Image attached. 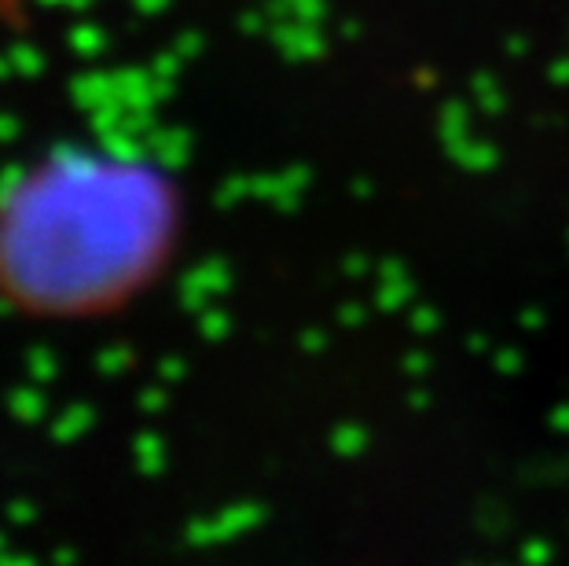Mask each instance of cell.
Returning <instances> with one entry per match:
<instances>
[{"label":"cell","instance_id":"6da1fadb","mask_svg":"<svg viewBox=\"0 0 569 566\" xmlns=\"http://www.w3.org/2000/svg\"><path fill=\"white\" fill-rule=\"evenodd\" d=\"M0 225V284L33 309H92L126 295L162 258L173 199L143 162L107 170L56 143Z\"/></svg>","mask_w":569,"mask_h":566},{"label":"cell","instance_id":"7a4b0ae2","mask_svg":"<svg viewBox=\"0 0 569 566\" xmlns=\"http://www.w3.org/2000/svg\"><path fill=\"white\" fill-rule=\"evenodd\" d=\"M261 519H264V512L258 504H236V508L213 515V519L188 523L184 537H188V545H196V548H213V545H224V540H239L243 534H250L253 526H261Z\"/></svg>","mask_w":569,"mask_h":566},{"label":"cell","instance_id":"3957f363","mask_svg":"<svg viewBox=\"0 0 569 566\" xmlns=\"http://www.w3.org/2000/svg\"><path fill=\"white\" fill-rule=\"evenodd\" d=\"M228 287H232V269H228V261L210 258V261L196 265V269L180 280V302H184V309H191V312H202L210 306V298L224 295Z\"/></svg>","mask_w":569,"mask_h":566},{"label":"cell","instance_id":"277c9868","mask_svg":"<svg viewBox=\"0 0 569 566\" xmlns=\"http://www.w3.org/2000/svg\"><path fill=\"white\" fill-rule=\"evenodd\" d=\"M272 41L290 59V63H309V59H320L323 48H327L323 33H320V22H301V19L276 22Z\"/></svg>","mask_w":569,"mask_h":566},{"label":"cell","instance_id":"5b68a950","mask_svg":"<svg viewBox=\"0 0 569 566\" xmlns=\"http://www.w3.org/2000/svg\"><path fill=\"white\" fill-rule=\"evenodd\" d=\"M309 185H312V173L306 170V166H290V170H283V173L253 177V196L269 199L276 210H295Z\"/></svg>","mask_w":569,"mask_h":566},{"label":"cell","instance_id":"8992f818","mask_svg":"<svg viewBox=\"0 0 569 566\" xmlns=\"http://www.w3.org/2000/svg\"><path fill=\"white\" fill-rule=\"evenodd\" d=\"M114 100L126 107V111H143V107H154L159 96H154V75L151 70H118L114 75Z\"/></svg>","mask_w":569,"mask_h":566},{"label":"cell","instance_id":"52a82bcc","mask_svg":"<svg viewBox=\"0 0 569 566\" xmlns=\"http://www.w3.org/2000/svg\"><path fill=\"white\" fill-rule=\"evenodd\" d=\"M411 280H408V269H405V261H382L379 265V306L382 312H397V309H405L411 302Z\"/></svg>","mask_w":569,"mask_h":566},{"label":"cell","instance_id":"ba28073f","mask_svg":"<svg viewBox=\"0 0 569 566\" xmlns=\"http://www.w3.org/2000/svg\"><path fill=\"white\" fill-rule=\"evenodd\" d=\"M143 140H148V151H151L162 166H169V170H180V166L188 162V155H191V137H188V129H177V126H169V129H151Z\"/></svg>","mask_w":569,"mask_h":566},{"label":"cell","instance_id":"9c48e42d","mask_svg":"<svg viewBox=\"0 0 569 566\" xmlns=\"http://www.w3.org/2000/svg\"><path fill=\"white\" fill-rule=\"evenodd\" d=\"M70 96L84 111H96V107L114 100V75H81L70 81Z\"/></svg>","mask_w":569,"mask_h":566},{"label":"cell","instance_id":"30bf717a","mask_svg":"<svg viewBox=\"0 0 569 566\" xmlns=\"http://www.w3.org/2000/svg\"><path fill=\"white\" fill-rule=\"evenodd\" d=\"M448 155H452V162H459L463 170H470V173H481V170H492L496 166V148L492 143H486V140H475V137H463V140H456L452 148H445Z\"/></svg>","mask_w":569,"mask_h":566},{"label":"cell","instance_id":"8fae6325","mask_svg":"<svg viewBox=\"0 0 569 566\" xmlns=\"http://www.w3.org/2000/svg\"><path fill=\"white\" fill-rule=\"evenodd\" d=\"M100 137H103V151L111 155L114 162H143V155H151L148 140L137 137V132L122 129V126L107 129V132H100Z\"/></svg>","mask_w":569,"mask_h":566},{"label":"cell","instance_id":"7c38bea8","mask_svg":"<svg viewBox=\"0 0 569 566\" xmlns=\"http://www.w3.org/2000/svg\"><path fill=\"white\" fill-rule=\"evenodd\" d=\"M272 27L283 19H301V22H323L327 19V0H272L269 4Z\"/></svg>","mask_w":569,"mask_h":566},{"label":"cell","instance_id":"4fadbf2b","mask_svg":"<svg viewBox=\"0 0 569 566\" xmlns=\"http://www.w3.org/2000/svg\"><path fill=\"white\" fill-rule=\"evenodd\" d=\"M438 126H441V140H445V148H452L456 140L470 137V111H467V103H463V100H448V103L441 107Z\"/></svg>","mask_w":569,"mask_h":566},{"label":"cell","instance_id":"5bb4252c","mask_svg":"<svg viewBox=\"0 0 569 566\" xmlns=\"http://www.w3.org/2000/svg\"><path fill=\"white\" fill-rule=\"evenodd\" d=\"M132 449H137V467L140 475H162L166 471V441L159 435H140L137 441H132Z\"/></svg>","mask_w":569,"mask_h":566},{"label":"cell","instance_id":"9a60e30c","mask_svg":"<svg viewBox=\"0 0 569 566\" xmlns=\"http://www.w3.org/2000/svg\"><path fill=\"white\" fill-rule=\"evenodd\" d=\"M89 427H92V408H89V405H70L67 413L52 424V438L67 445V441L81 438Z\"/></svg>","mask_w":569,"mask_h":566},{"label":"cell","instance_id":"2e32d148","mask_svg":"<svg viewBox=\"0 0 569 566\" xmlns=\"http://www.w3.org/2000/svg\"><path fill=\"white\" fill-rule=\"evenodd\" d=\"M11 416L22 419V424H38V419L44 416V397L41 390H33V387H19V390H11Z\"/></svg>","mask_w":569,"mask_h":566},{"label":"cell","instance_id":"e0dca14e","mask_svg":"<svg viewBox=\"0 0 569 566\" xmlns=\"http://www.w3.org/2000/svg\"><path fill=\"white\" fill-rule=\"evenodd\" d=\"M331 449L338 453V456H360L368 449V430L360 427V424H342V427H335V435H331Z\"/></svg>","mask_w":569,"mask_h":566},{"label":"cell","instance_id":"ac0fdd59","mask_svg":"<svg viewBox=\"0 0 569 566\" xmlns=\"http://www.w3.org/2000/svg\"><path fill=\"white\" fill-rule=\"evenodd\" d=\"M475 100H478V107L486 115H500L503 107H507V96H503V86L496 81L492 75H478L475 78Z\"/></svg>","mask_w":569,"mask_h":566},{"label":"cell","instance_id":"d6986e66","mask_svg":"<svg viewBox=\"0 0 569 566\" xmlns=\"http://www.w3.org/2000/svg\"><path fill=\"white\" fill-rule=\"evenodd\" d=\"M70 48H74L78 56L92 59V56H100L103 48H107V38H103L100 27H89V22H81V27L70 30Z\"/></svg>","mask_w":569,"mask_h":566},{"label":"cell","instance_id":"ffe728a7","mask_svg":"<svg viewBox=\"0 0 569 566\" xmlns=\"http://www.w3.org/2000/svg\"><path fill=\"white\" fill-rule=\"evenodd\" d=\"M27 368H30L33 383H52L56 371H59V360L48 346H33L27 354Z\"/></svg>","mask_w":569,"mask_h":566},{"label":"cell","instance_id":"44dd1931","mask_svg":"<svg viewBox=\"0 0 569 566\" xmlns=\"http://www.w3.org/2000/svg\"><path fill=\"white\" fill-rule=\"evenodd\" d=\"M8 56H11V67H16V75H22V78H38L41 70H44V56L33 44H27V41L11 48Z\"/></svg>","mask_w":569,"mask_h":566},{"label":"cell","instance_id":"7402d4cb","mask_svg":"<svg viewBox=\"0 0 569 566\" xmlns=\"http://www.w3.org/2000/svg\"><path fill=\"white\" fill-rule=\"evenodd\" d=\"M199 331H202V339L221 342V339H228V331H232V317H228L224 309H210V306H206L199 312Z\"/></svg>","mask_w":569,"mask_h":566},{"label":"cell","instance_id":"603a6c76","mask_svg":"<svg viewBox=\"0 0 569 566\" xmlns=\"http://www.w3.org/2000/svg\"><path fill=\"white\" fill-rule=\"evenodd\" d=\"M247 196H253V177H228L224 185L217 188L213 202L221 210H228V207H236V202H243Z\"/></svg>","mask_w":569,"mask_h":566},{"label":"cell","instance_id":"cb8c5ba5","mask_svg":"<svg viewBox=\"0 0 569 566\" xmlns=\"http://www.w3.org/2000/svg\"><path fill=\"white\" fill-rule=\"evenodd\" d=\"M132 365V349L129 346H107L100 357H96V368L103 371V376H118V371H126Z\"/></svg>","mask_w":569,"mask_h":566},{"label":"cell","instance_id":"d4e9b609","mask_svg":"<svg viewBox=\"0 0 569 566\" xmlns=\"http://www.w3.org/2000/svg\"><path fill=\"white\" fill-rule=\"evenodd\" d=\"M22 185H27V173H22V166H4V170H0V210L11 207V199L19 196Z\"/></svg>","mask_w":569,"mask_h":566},{"label":"cell","instance_id":"484cf974","mask_svg":"<svg viewBox=\"0 0 569 566\" xmlns=\"http://www.w3.org/2000/svg\"><path fill=\"white\" fill-rule=\"evenodd\" d=\"M89 115H92V129H96V132H107V129L122 126V118H126V107L118 103V100H111V103L96 107V111H89Z\"/></svg>","mask_w":569,"mask_h":566},{"label":"cell","instance_id":"4316f807","mask_svg":"<svg viewBox=\"0 0 569 566\" xmlns=\"http://www.w3.org/2000/svg\"><path fill=\"white\" fill-rule=\"evenodd\" d=\"M551 556H555V548L548 545V540H540V537H532V540H526L522 548H518V559H522L526 566H548Z\"/></svg>","mask_w":569,"mask_h":566},{"label":"cell","instance_id":"83f0119b","mask_svg":"<svg viewBox=\"0 0 569 566\" xmlns=\"http://www.w3.org/2000/svg\"><path fill=\"white\" fill-rule=\"evenodd\" d=\"M492 368L496 371H500V376H515V371H522V365H526V360H522V354H518V349L515 346H503V349H492Z\"/></svg>","mask_w":569,"mask_h":566},{"label":"cell","instance_id":"f1b7e54d","mask_svg":"<svg viewBox=\"0 0 569 566\" xmlns=\"http://www.w3.org/2000/svg\"><path fill=\"white\" fill-rule=\"evenodd\" d=\"M438 328H441V317H438V309H433V306L411 309V331H416V335H433Z\"/></svg>","mask_w":569,"mask_h":566},{"label":"cell","instance_id":"f546056e","mask_svg":"<svg viewBox=\"0 0 569 566\" xmlns=\"http://www.w3.org/2000/svg\"><path fill=\"white\" fill-rule=\"evenodd\" d=\"M154 126H159V122H154V107H143V111H126V118H122V129L137 132V137H148Z\"/></svg>","mask_w":569,"mask_h":566},{"label":"cell","instance_id":"4dcf8cb0","mask_svg":"<svg viewBox=\"0 0 569 566\" xmlns=\"http://www.w3.org/2000/svg\"><path fill=\"white\" fill-rule=\"evenodd\" d=\"M239 30H243L247 38H258V33L272 30V19H269V11H247V16L239 19Z\"/></svg>","mask_w":569,"mask_h":566},{"label":"cell","instance_id":"1f68e13d","mask_svg":"<svg viewBox=\"0 0 569 566\" xmlns=\"http://www.w3.org/2000/svg\"><path fill=\"white\" fill-rule=\"evenodd\" d=\"M180 63H184V59H180L177 52H162L159 59H154L151 75H159V78H173V81H177V75H180Z\"/></svg>","mask_w":569,"mask_h":566},{"label":"cell","instance_id":"d6a6232c","mask_svg":"<svg viewBox=\"0 0 569 566\" xmlns=\"http://www.w3.org/2000/svg\"><path fill=\"white\" fill-rule=\"evenodd\" d=\"M342 272L349 276V280H365L368 272H375V265H371L365 255H349V258L342 261Z\"/></svg>","mask_w":569,"mask_h":566},{"label":"cell","instance_id":"836d02e7","mask_svg":"<svg viewBox=\"0 0 569 566\" xmlns=\"http://www.w3.org/2000/svg\"><path fill=\"white\" fill-rule=\"evenodd\" d=\"M173 52H177L180 59H196V56L202 52V33H180Z\"/></svg>","mask_w":569,"mask_h":566},{"label":"cell","instance_id":"e575fe53","mask_svg":"<svg viewBox=\"0 0 569 566\" xmlns=\"http://www.w3.org/2000/svg\"><path fill=\"white\" fill-rule=\"evenodd\" d=\"M166 401H169V394L162 387L140 390V408H143V413H159V408H166Z\"/></svg>","mask_w":569,"mask_h":566},{"label":"cell","instance_id":"d590c367","mask_svg":"<svg viewBox=\"0 0 569 566\" xmlns=\"http://www.w3.org/2000/svg\"><path fill=\"white\" fill-rule=\"evenodd\" d=\"M401 368H405V376H427V371L433 368V360L427 357V354H408L405 360H401Z\"/></svg>","mask_w":569,"mask_h":566},{"label":"cell","instance_id":"8d00e7d4","mask_svg":"<svg viewBox=\"0 0 569 566\" xmlns=\"http://www.w3.org/2000/svg\"><path fill=\"white\" fill-rule=\"evenodd\" d=\"M365 317H368V309L357 306V302H346L342 309H338V320H342L346 328H360V324H365Z\"/></svg>","mask_w":569,"mask_h":566},{"label":"cell","instance_id":"74e56055","mask_svg":"<svg viewBox=\"0 0 569 566\" xmlns=\"http://www.w3.org/2000/svg\"><path fill=\"white\" fill-rule=\"evenodd\" d=\"M159 371H162V379H169V383H177V379H184V360L180 357H166L162 365H159Z\"/></svg>","mask_w":569,"mask_h":566},{"label":"cell","instance_id":"f35d334b","mask_svg":"<svg viewBox=\"0 0 569 566\" xmlns=\"http://www.w3.org/2000/svg\"><path fill=\"white\" fill-rule=\"evenodd\" d=\"M8 515H11V523H33V519H38L33 504H27V500H16V504H11Z\"/></svg>","mask_w":569,"mask_h":566},{"label":"cell","instance_id":"ab89813d","mask_svg":"<svg viewBox=\"0 0 569 566\" xmlns=\"http://www.w3.org/2000/svg\"><path fill=\"white\" fill-rule=\"evenodd\" d=\"M548 78L555 81V86H569V56L566 59H555V63L548 67Z\"/></svg>","mask_w":569,"mask_h":566},{"label":"cell","instance_id":"60d3db41","mask_svg":"<svg viewBox=\"0 0 569 566\" xmlns=\"http://www.w3.org/2000/svg\"><path fill=\"white\" fill-rule=\"evenodd\" d=\"M518 324H522L526 331H540V328H543V312H540V309H522V317H518Z\"/></svg>","mask_w":569,"mask_h":566},{"label":"cell","instance_id":"b9f144b4","mask_svg":"<svg viewBox=\"0 0 569 566\" xmlns=\"http://www.w3.org/2000/svg\"><path fill=\"white\" fill-rule=\"evenodd\" d=\"M132 8H137L140 16H159V11L169 8V0H132Z\"/></svg>","mask_w":569,"mask_h":566},{"label":"cell","instance_id":"7bdbcfd3","mask_svg":"<svg viewBox=\"0 0 569 566\" xmlns=\"http://www.w3.org/2000/svg\"><path fill=\"white\" fill-rule=\"evenodd\" d=\"M551 427L555 430H562V435H569V405H559V408H551Z\"/></svg>","mask_w":569,"mask_h":566},{"label":"cell","instance_id":"ee69618b","mask_svg":"<svg viewBox=\"0 0 569 566\" xmlns=\"http://www.w3.org/2000/svg\"><path fill=\"white\" fill-rule=\"evenodd\" d=\"M19 118H11V115H0V140H16L19 137Z\"/></svg>","mask_w":569,"mask_h":566},{"label":"cell","instance_id":"f6af8a7d","mask_svg":"<svg viewBox=\"0 0 569 566\" xmlns=\"http://www.w3.org/2000/svg\"><path fill=\"white\" fill-rule=\"evenodd\" d=\"M301 346H306L309 354H312V349H323L327 346V335L320 328H309L306 335H301Z\"/></svg>","mask_w":569,"mask_h":566},{"label":"cell","instance_id":"bcb514c9","mask_svg":"<svg viewBox=\"0 0 569 566\" xmlns=\"http://www.w3.org/2000/svg\"><path fill=\"white\" fill-rule=\"evenodd\" d=\"M0 566H33V556H11V552H0Z\"/></svg>","mask_w":569,"mask_h":566},{"label":"cell","instance_id":"7dc6e473","mask_svg":"<svg viewBox=\"0 0 569 566\" xmlns=\"http://www.w3.org/2000/svg\"><path fill=\"white\" fill-rule=\"evenodd\" d=\"M408 405H411V408H427V405H430V394L422 390V387H416V390L408 394Z\"/></svg>","mask_w":569,"mask_h":566},{"label":"cell","instance_id":"c3c4849f","mask_svg":"<svg viewBox=\"0 0 569 566\" xmlns=\"http://www.w3.org/2000/svg\"><path fill=\"white\" fill-rule=\"evenodd\" d=\"M371 191H375V188H371V180H365V177H360L357 185H353V196H357V199H368Z\"/></svg>","mask_w":569,"mask_h":566},{"label":"cell","instance_id":"681fc988","mask_svg":"<svg viewBox=\"0 0 569 566\" xmlns=\"http://www.w3.org/2000/svg\"><path fill=\"white\" fill-rule=\"evenodd\" d=\"M74 559H78V556H74V552H70V548H59L56 556H52V563H56V566H67V563H74Z\"/></svg>","mask_w":569,"mask_h":566},{"label":"cell","instance_id":"f907efd6","mask_svg":"<svg viewBox=\"0 0 569 566\" xmlns=\"http://www.w3.org/2000/svg\"><path fill=\"white\" fill-rule=\"evenodd\" d=\"M526 41L522 38H511V41H507V52H511V56H526Z\"/></svg>","mask_w":569,"mask_h":566},{"label":"cell","instance_id":"816d5d0a","mask_svg":"<svg viewBox=\"0 0 569 566\" xmlns=\"http://www.w3.org/2000/svg\"><path fill=\"white\" fill-rule=\"evenodd\" d=\"M16 75V67H11V56H0V81Z\"/></svg>","mask_w":569,"mask_h":566},{"label":"cell","instance_id":"f5cc1de1","mask_svg":"<svg viewBox=\"0 0 569 566\" xmlns=\"http://www.w3.org/2000/svg\"><path fill=\"white\" fill-rule=\"evenodd\" d=\"M11 309H16V302H11V295H0V317H8Z\"/></svg>","mask_w":569,"mask_h":566},{"label":"cell","instance_id":"db71d44e","mask_svg":"<svg viewBox=\"0 0 569 566\" xmlns=\"http://www.w3.org/2000/svg\"><path fill=\"white\" fill-rule=\"evenodd\" d=\"M38 4H44V8H59V4H67V0H38Z\"/></svg>","mask_w":569,"mask_h":566},{"label":"cell","instance_id":"11a10c76","mask_svg":"<svg viewBox=\"0 0 569 566\" xmlns=\"http://www.w3.org/2000/svg\"><path fill=\"white\" fill-rule=\"evenodd\" d=\"M70 8H84V4H92V0H67Z\"/></svg>","mask_w":569,"mask_h":566},{"label":"cell","instance_id":"9f6ffc18","mask_svg":"<svg viewBox=\"0 0 569 566\" xmlns=\"http://www.w3.org/2000/svg\"><path fill=\"white\" fill-rule=\"evenodd\" d=\"M0 552H8V537L4 534H0Z\"/></svg>","mask_w":569,"mask_h":566}]
</instances>
